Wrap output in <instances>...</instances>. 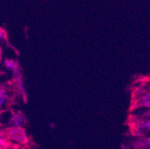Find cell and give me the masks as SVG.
<instances>
[{"label": "cell", "mask_w": 150, "mask_h": 149, "mask_svg": "<svg viewBox=\"0 0 150 149\" xmlns=\"http://www.w3.org/2000/svg\"><path fill=\"white\" fill-rule=\"evenodd\" d=\"M134 149H150V136H138L132 142Z\"/></svg>", "instance_id": "6"}, {"label": "cell", "mask_w": 150, "mask_h": 149, "mask_svg": "<svg viewBox=\"0 0 150 149\" xmlns=\"http://www.w3.org/2000/svg\"><path fill=\"white\" fill-rule=\"evenodd\" d=\"M22 149H34V148H22Z\"/></svg>", "instance_id": "12"}, {"label": "cell", "mask_w": 150, "mask_h": 149, "mask_svg": "<svg viewBox=\"0 0 150 149\" xmlns=\"http://www.w3.org/2000/svg\"><path fill=\"white\" fill-rule=\"evenodd\" d=\"M132 131L135 136H148L150 134V119L134 116L132 119Z\"/></svg>", "instance_id": "2"}, {"label": "cell", "mask_w": 150, "mask_h": 149, "mask_svg": "<svg viewBox=\"0 0 150 149\" xmlns=\"http://www.w3.org/2000/svg\"><path fill=\"white\" fill-rule=\"evenodd\" d=\"M5 130L7 138L11 143L20 146H26L28 145L29 140L24 128L11 127Z\"/></svg>", "instance_id": "1"}, {"label": "cell", "mask_w": 150, "mask_h": 149, "mask_svg": "<svg viewBox=\"0 0 150 149\" xmlns=\"http://www.w3.org/2000/svg\"><path fill=\"white\" fill-rule=\"evenodd\" d=\"M13 83H14V87L16 90H17V93L25 102L26 101V92H25V86H24V83H23L22 74H19L17 76H13Z\"/></svg>", "instance_id": "5"}, {"label": "cell", "mask_w": 150, "mask_h": 149, "mask_svg": "<svg viewBox=\"0 0 150 149\" xmlns=\"http://www.w3.org/2000/svg\"><path fill=\"white\" fill-rule=\"evenodd\" d=\"M135 98L134 105L135 108L149 109L150 108V89L138 88L134 92Z\"/></svg>", "instance_id": "3"}, {"label": "cell", "mask_w": 150, "mask_h": 149, "mask_svg": "<svg viewBox=\"0 0 150 149\" xmlns=\"http://www.w3.org/2000/svg\"><path fill=\"white\" fill-rule=\"evenodd\" d=\"M7 40V32L3 28L0 27V42L6 40Z\"/></svg>", "instance_id": "9"}, {"label": "cell", "mask_w": 150, "mask_h": 149, "mask_svg": "<svg viewBox=\"0 0 150 149\" xmlns=\"http://www.w3.org/2000/svg\"><path fill=\"white\" fill-rule=\"evenodd\" d=\"M26 123V118L25 114L21 111L13 112L11 113L7 121V128L11 127L23 128Z\"/></svg>", "instance_id": "4"}, {"label": "cell", "mask_w": 150, "mask_h": 149, "mask_svg": "<svg viewBox=\"0 0 150 149\" xmlns=\"http://www.w3.org/2000/svg\"><path fill=\"white\" fill-rule=\"evenodd\" d=\"M8 98V94L5 87H0V109L3 108Z\"/></svg>", "instance_id": "7"}, {"label": "cell", "mask_w": 150, "mask_h": 149, "mask_svg": "<svg viewBox=\"0 0 150 149\" xmlns=\"http://www.w3.org/2000/svg\"><path fill=\"white\" fill-rule=\"evenodd\" d=\"M139 117H143V118H146V119H150V108L149 109H145L143 113L141 114L137 115Z\"/></svg>", "instance_id": "10"}, {"label": "cell", "mask_w": 150, "mask_h": 149, "mask_svg": "<svg viewBox=\"0 0 150 149\" xmlns=\"http://www.w3.org/2000/svg\"><path fill=\"white\" fill-rule=\"evenodd\" d=\"M4 66L8 70L13 72L14 69H17V67L20 66V64L17 61H14L13 59H5L4 61Z\"/></svg>", "instance_id": "8"}, {"label": "cell", "mask_w": 150, "mask_h": 149, "mask_svg": "<svg viewBox=\"0 0 150 149\" xmlns=\"http://www.w3.org/2000/svg\"><path fill=\"white\" fill-rule=\"evenodd\" d=\"M8 139L6 136L5 129H0V139Z\"/></svg>", "instance_id": "11"}]
</instances>
